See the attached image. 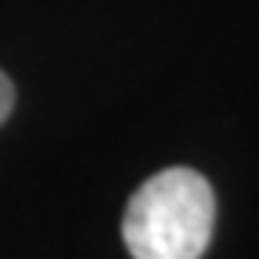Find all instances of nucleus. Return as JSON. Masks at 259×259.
Wrapping results in <instances>:
<instances>
[{"label": "nucleus", "mask_w": 259, "mask_h": 259, "mask_svg": "<svg viewBox=\"0 0 259 259\" xmlns=\"http://www.w3.org/2000/svg\"><path fill=\"white\" fill-rule=\"evenodd\" d=\"M215 226L212 185L195 168H165L128 199L121 236L135 259H199Z\"/></svg>", "instance_id": "f257e3e1"}, {"label": "nucleus", "mask_w": 259, "mask_h": 259, "mask_svg": "<svg viewBox=\"0 0 259 259\" xmlns=\"http://www.w3.org/2000/svg\"><path fill=\"white\" fill-rule=\"evenodd\" d=\"M14 101H17V91H14V81H10L4 71H0V125L7 121V115L14 111Z\"/></svg>", "instance_id": "f03ea898"}]
</instances>
